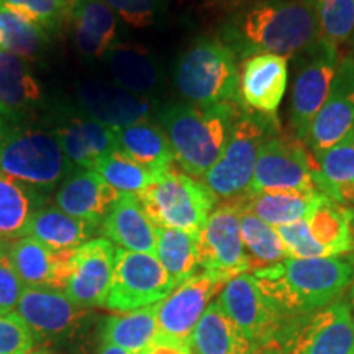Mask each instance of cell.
Masks as SVG:
<instances>
[{
  "label": "cell",
  "mask_w": 354,
  "mask_h": 354,
  "mask_svg": "<svg viewBox=\"0 0 354 354\" xmlns=\"http://www.w3.org/2000/svg\"><path fill=\"white\" fill-rule=\"evenodd\" d=\"M120 192L105 183L95 171H74L56 192L57 209L99 228Z\"/></svg>",
  "instance_id": "obj_21"
},
{
  "label": "cell",
  "mask_w": 354,
  "mask_h": 354,
  "mask_svg": "<svg viewBox=\"0 0 354 354\" xmlns=\"http://www.w3.org/2000/svg\"><path fill=\"white\" fill-rule=\"evenodd\" d=\"M94 171L115 190L120 194H133V196H140L158 179L156 174L133 161L120 149H115L109 156L100 159Z\"/></svg>",
  "instance_id": "obj_37"
},
{
  "label": "cell",
  "mask_w": 354,
  "mask_h": 354,
  "mask_svg": "<svg viewBox=\"0 0 354 354\" xmlns=\"http://www.w3.org/2000/svg\"><path fill=\"white\" fill-rule=\"evenodd\" d=\"M279 130L276 115L245 109L234 122L232 135L218 161L202 177L216 198L232 201L248 194L263 145Z\"/></svg>",
  "instance_id": "obj_6"
},
{
  "label": "cell",
  "mask_w": 354,
  "mask_h": 354,
  "mask_svg": "<svg viewBox=\"0 0 354 354\" xmlns=\"http://www.w3.org/2000/svg\"><path fill=\"white\" fill-rule=\"evenodd\" d=\"M192 354H259V349L216 302L207 307L190 338Z\"/></svg>",
  "instance_id": "obj_26"
},
{
  "label": "cell",
  "mask_w": 354,
  "mask_h": 354,
  "mask_svg": "<svg viewBox=\"0 0 354 354\" xmlns=\"http://www.w3.org/2000/svg\"><path fill=\"white\" fill-rule=\"evenodd\" d=\"M0 6L21 13L48 32H56L68 19L69 0H0Z\"/></svg>",
  "instance_id": "obj_40"
},
{
  "label": "cell",
  "mask_w": 354,
  "mask_h": 354,
  "mask_svg": "<svg viewBox=\"0 0 354 354\" xmlns=\"http://www.w3.org/2000/svg\"><path fill=\"white\" fill-rule=\"evenodd\" d=\"M210 3H238L240 0H207Z\"/></svg>",
  "instance_id": "obj_48"
},
{
  "label": "cell",
  "mask_w": 354,
  "mask_h": 354,
  "mask_svg": "<svg viewBox=\"0 0 354 354\" xmlns=\"http://www.w3.org/2000/svg\"><path fill=\"white\" fill-rule=\"evenodd\" d=\"M315 12L320 37L333 44L348 41L354 33V0H308Z\"/></svg>",
  "instance_id": "obj_39"
},
{
  "label": "cell",
  "mask_w": 354,
  "mask_h": 354,
  "mask_svg": "<svg viewBox=\"0 0 354 354\" xmlns=\"http://www.w3.org/2000/svg\"><path fill=\"white\" fill-rule=\"evenodd\" d=\"M354 130V56L338 61L328 97L310 125L308 151L318 158Z\"/></svg>",
  "instance_id": "obj_15"
},
{
  "label": "cell",
  "mask_w": 354,
  "mask_h": 354,
  "mask_svg": "<svg viewBox=\"0 0 354 354\" xmlns=\"http://www.w3.org/2000/svg\"><path fill=\"white\" fill-rule=\"evenodd\" d=\"M117 86L131 94L148 97L161 81V71L154 57L145 48L135 44L112 46L104 56Z\"/></svg>",
  "instance_id": "obj_27"
},
{
  "label": "cell",
  "mask_w": 354,
  "mask_h": 354,
  "mask_svg": "<svg viewBox=\"0 0 354 354\" xmlns=\"http://www.w3.org/2000/svg\"><path fill=\"white\" fill-rule=\"evenodd\" d=\"M0 39L2 50L20 56L25 61H35L46 51V30L19 12L0 6Z\"/></svg>",
  "instance_id": "obj_36"
},
{
  "label": "cell",
  "mask_w": 354,
  "mask_h": 354,
  "mask_svg": "<svg viewBox=\"0 0 354 354\" xmlns=\"http://www.w3.org/2000/svg\"><path fill=\"white\" fill-rule=\"evenodd\" d=\"M141 205L158 228L202 232L216 205V196L202 180L174 166L138 196Z\"/></svg>",
  "instance_id": "obj_7"
},
{
  "label": "cell",
  "mask_w": 354,
  "mask_h": 354,
  "mask_svg": "<svg viewBox=\"0 0 354 354\" xmlns=\"http://www.w3.org/2000/svg\"><path fill=\"white\" fill-rule=\"evenodd\" d=\"M15 313L30 326L33 335L55 336L76 328L86 315V308L77 307L64 290L25 286Z\"/></svg>",
  "instance_id": "obj_19"
},
{
  "label": "cell",
  "mask_w": 354,
  "mask_h": 354,
  "mask_svg": "<svg viewBox=\"0 0 354 354\" xmlns=\"http://www.w3.org/2000/svg\"><path fill=\"white\" fill-rule=\"evenodd\" d=\"M317 169L315 156L305 148L302 141L277 131L261 148L248 194L276 190L317 192L313 180Z\"/></svg>",
  "instance_id": "obj_12"
},
{
  "label": "cell",
  "mask_w": 354,
  "mask_h": 354,
  "mask_svg": "<svg viewBox=\"0 0 354 354\" xmlns=\"http://www.w3.org/2000/svg\"><path fill=\"white\" fill-rule=\"evenodd\" d=\"M99 354H131V353H128V351H125V349H122L118 346H113V344H110V343L102 342Z\"/></svg>",
  "instance_id": "obj_45"
},
{
  "label": "cell",
  "mask_w": 354,
  "mask_h": 354,
  "mask_svg": "<svg viewBox=\"0 0 354 354\" xmlns=\"http://www.w3.org/2000/svg\"><path fill=\"white\" fill-rule=\"evenodd\" d=\"M76 99L88 118L113 130L149 122L153 110L148 97L131 94L117 84L102 81L81 84L76 91Z\"/></svg>",
  "instance_id": "obj_17"
},
{
  "label": "cell",
  "mask_w": 354,
  "mask_h": 354,
  "mask_svg": "<svg viewBox=\"0 0 354 354\" xmlns=\"http://www.w3.org/2000/svg\"><path fill=\"white\" fill-rule=\"evenodd\" d=\"M117 248L107 238L88 240L73 251L64 294L77 307H105L115 269Z\"/></svg>",
  "instance_id": "obj_16"
},
{
  "label": "cell",
  "mask_w": 354,
  "mask_h": 354,
  "mask_svg": "<svg viewBox=\"0 0 354 354\" xmlns=\"http://www.w3.org/2000/svg\"><path fill=\"white\" fill-rule=\"evenodd\" d=\"M348 214H349V223H351V230L354 233V205L348 207Z\"/></svg>",
  "instance_id": "obj_47"
},
{
  "label": "cell",
  "mask_w": 354,
  "mask_h": 354,
  "mask_svg": "<svg viewBox=\"0 0 354 354\" xmlns=\"http://www.w3.org/2000/svg\"><path fill=\"white\" fill-rule=\"evenodd\" d=\"M346 302L349 305V315H351V323H353V330H354V284H351V289H349Z\"/></svg>",
  "instance_id": "obj_46"
},
{
  "label": "cell",
  "mask_w": 354,
  "mask_h": 354,
  "mask_svg": "<svg viewBox=\"0 0 354 354\" xmlns=\"http://www.w3.org/2000/svg\"><path fill=\"white\" fill-rule=\"evenodd\" d=\"M174 81L190 104H243L236 53L218 39L194 43L177 61Z\"/></svg>",
  "instance_id": "obj_4"
},
{
  "label": "cell",
  "mask_w": 354,
  "mask_h": 354,
  "mask_svg": "<svg viewBox=\"0 0 354 354\" xmlns=\"http://www.w3.org/2000/svg\"><path fill=\"white\" fill-rule=\"evenodd\" d=\"M307 225L313 240L325 248L331 258L346 256L354 251V233L349 223L348 207L323 196L308 215Z\"/></svg>",
  "instance_id": "obj_32"
},
{
  "label": "cell",
  "mask_w": 354,
  "mask_h": 354,
  "mask_svg": "<svg viewBox=\"0 0 354 354\" xmlns=\"http://www.w3.org/2000/svg\"><path fill=\"white\" fill-rule=\"evenodd\" d=\"M323 198L322 192H302V190H276L243 196V210L251 212L271 227L307 220L313 209Z\"/></svg>",
  "instance_id": "obj_28"
},
{
  "label": "cell",
  "mask_w": 354,
  "mask_h": 354,
  "mask_svg": "<svg viewBox=\"0 0 354 354\" xmlns=\"http://www.w3.org/2000/svg\"><path fill=\"white\" fill-rule=\"evenodd\" d=\"M259 354H281L279 349H264V351H261Z\"/></svg>",
  "instance_id": "obj_49"
},
{
  "label": "cell",
  "mask_w": 354,
  "mask_h": 354,
  "mask_svg": "<svg viewBox=\"0 0 354 354\" xmlns=\"http://www.w3.org/2000/svg\"><path fill=\"white\" fill-rule=\"evenodd\" d=\"M102 232L113 245L133 253H156L158 227L153 223L138 196L120 194V198L102 221Z\"/></svg>",
  "instance_id": "obj_22"
},
{
  "label": "cell",
  "mask_w": 354,
  "mask_h": 354,
  "mask_svg": "<svg viewBox=\"0 0 354 354\" xmlns=\"http://www.w3.org/2000/svg\"><path fill=\"white\" fill-rule=\"evenodd\" d=\"M0 171L33 189H53L73 174L56 133L6 125L0 131Z\"/></svg>",
  "instance_id": "obj_5"
},
{
  "label": "cell",
  "mask_w": 354,
  "mask_h": 354,
  "mask_svg": "<svg viewBox=\"0 0 354 354\" xmlns=\"http://www.w3.org/2000/svg\"><path fill=\"white\" fill-rule=\"evenodd\" d=\"M318 169L313 174L317 189L322 194L333 185L354 183V130L339 143L331 146L315 158Z\"/></svg>",
  "instance_id": "obj_38"
},
{
  "label": "cell",
  "mask_w": 354,
  "mask_h": 354,
  "mask_svg": "<svg viewBox=\"0 0 354 354\" xmlns=\"http://www.w3.org/2000/svg\"><path fill=\"white\" fill-rule=\"evenodd\" d=\"M241 238L250 263V272L289 258L277 230L246 210L241 212Z\"/></svg>",
  "instance_id": "obj_35"
},
{
  "label": "cell",
  "mask_w": 354,
  "mask_h": 354,
  "mask_svg": "<svg viewBox=\"0 0 354 354\" xmlns=\"http://www.w3.org/2000/svg\"><path fill=\"white\" fill-rule=\"evenodd\" d=\"M117 145L122 153L156 176L171 169L176 161L165 130L149 122L117 130Z\"/></svg>",
  "instance_id": "obj_29"
},
{
  "label": "cell",
  "mask_w": 354,
  "mask_h": 354,
  "mask_svg": "<svg viewBox=\"0 0 354 354\" xmlns=\"http://www.w3.org/2000/svg\"><path fill=\"white\" fill-rule=\"evenodd\" d=\"M104 342L131 354H146L158 343L156 304L110 317L104 326Z\"/></svg>",
  "instance_id": "obj_31"
},
{
  "label": "cell",
  "mask_w": 354,
  "mask_h": 354,
  "mask_svg": "<svg viewBox=\"0 0 354 354\" xmlns=\"http://www.w3.org/2000/svg\"><path fill=\"white\" fill-rule=\"evenodd\" d=\"M227 282L228 279L218 274L197 272L158 302V343L190 351V338L197 323Z\"/></svg>",
  "instance_id": "obj_8"
},
{
  "label": "cell",
  "mask_w": 354,
  "mask_h": 354,
  "mask_svg": "<svg viewBox=\"0 0 354 354\" xmlns=\"http://www.w3.org/2000/svg\"><path fill=\"white\" fill-rule=\"evenodd\" d=\"M245 104H169L159 110L161 128L169 138L177 165L202 179L218 161Z\"/></svg>",
  "instance_id": "obj_3"
},
{
  "label": "cell",
  "mask_w": 354,
  "mask_h": 354,
  "mask_svg": "<svg viewBox=\"0 0 354 354\" xmlns=\"http://www.w3.org/2000/svg\"><path fill=\"white\" fill-rule=\"evenodd\" d=\"M3 127H6V118H3L2 110H0V131L3 130Z\"/></svg>",
  "instance_id": "obj_50"
},
{
  "label": "cell",
  "mask_w": 354,
  "mask_h": 354,
  "mask_svg": "<svg viewBox=\"0 0 354 354\" xmlns=\"http://www.w3.org/2000/svg\"><path fill=\"white\" fill-rule=\"evenodd\" d=\"M281 354H354V330L346 300L290 318L282 335Z\"/></svg>",
  "instance_id": "obj_13"
},
{
  "label": "cell",
  "mask_w": 354,
  "mask_h": 354,
  "mask_svg": "<svg viewBox=\"0 0 354 354\" xmlns=\"http://www.w3.org/2000/svg\"><path fill=\"white\" fill-rule=\"evenodd\" d=\"M25 284L8 259L7 248L0 251V315L15 313Z\"/></svg>",
  "instance_id": "obj_44"
},
{
  "label": "cell",
  "mask_w": 354,
  "mask_h": 354,
  "mask_svg": "<svg viewBox=\"0 0 354 354\" xmlns=\"http://www.w3.org/2000/svg\"><path fill=\"white\" fill-rule=\"evenodd\" d=\"M277 233L284 243L289 258L295 259H313V258H331L325 248L318 245L310 234L307 220H299L294 223L277 227Z\"/></svg>",
  "instance_id": "obj_41"
},
{
  "label": "cell",
  "mask_w": 354,
  "mask_h": 354,
  "mask_svg": "<svg viewBox=\"0 0 354 354\" xmlns=\"http://www.w3.org/2000/svg\"><path fill=\"white\" fill-rule=\"evenodd\" d=\"M297 57L290 97V128L295 138L305 143L313 118L328 97L338 68V50L336 44L320 37Z\"/></svg>",
  "instance_id": "obj_10"
},
{
  "label": "cell",
  "mask_w": 354,
  "mask_h": 354,
  "mask_svg": "<svg viewBox=\"0 0 354 354\" xmlns=\"http://www.w3.org/2000/svg\"><path fill=\"white\" fill-rule=\"evenodd\" d=\"M53 131L71 165L86 171H94L100 159L118 149L117 130L88 117L69 118Z\"/></svg>",
  "instance_id": "obj_23"
},
{
  "label": "cell",
  "mask_w": 354,
  "mask_h": 354,
  "mask_svg": "<svg viewBox=\"0 0 354 354\" xmlns=\"http://www.w3.org/2000/svg\"><path fill=\"white\" fill-rule=\"evenodd\" d=\"M33 343V331L17 313L0 315V354H26Z\"/></svg>",
  "instance_id": "obj_43"
},
{
  "label": "cell",
  "mask_w": 354,
  "mask_h": 354,
  "mask_svg": "<svg viewBox=\"0 0 354 354\" xmlns=\"http://www.w3.org/2000/svg\"><path fill=\"white\" fill-rule=\"evenodd\" d=\"M174 289V281L156 256L117 248L112 284L105 307L120 313L131 312L161 302Z\"/></svg>",
  "instance_id": "obj_11"
},
{
  "label": "cell",
  "mask_w": 354,
  "mask_h": 354,
  "mask_svg": "<svg viewBox=\"0 0 354 354\" xmlns=\"http://www.w3.org/2000/svg\"><path fill=\"white\" fill-rule=\"evenodd\" d=\"M156 256L176 287L194 277L201 269L198 264V234L180 230L158 228Z\"/></svg>",
  "instance_id": "obj_33"
},
{
  "label": "cell",
  "mask_w": 354,
  "mask_h": 354,
  "mask_svg": "<svg viewBox=\"0 0 354 354\" xmlns=\"http://www.w3.org/2000/svg\"><path fill=\"white\" fill-rule=\"evenodd\" d=\"M68 19L84 56L104 57L117 37V13L105 0H69Z\"/></svg>",
  "instance_id": "obj_25"
},
{
  "label": "cell",
  "mask_w": 354,
  "mask_h": 354,
  "mask_svg": "<svg viewBox=\"0 0 354 354\" xmlns=\"http://www.w3.org/2000/svg\"><path fill=\"white\" fill-rule=\"evenodd\" d=\"M41 86L20 56L0 50V110L6 125H17L41 104Z\"/></svg>",
  "instance_id": "obj_24"
},
{
  "label": "cell",
  "mask_w": 354,
  "mask_h": 354,
  "mask_svg": "<svg viewBox=\"0 0 354 354\" xmlns=\"http://www.w3.org/2000/svg\"><path fill=\"white\" fill-rule=\"evenodd\" d=\"M287 59L277 55L246 57L240 74V97L246 109L266 115H276L284 99Z\"/></svg>",
  "instance_id": "obj_20"
},
{
  "label": "cell",
  "mask_w": 354,
  "mask_h": 354,
  "mask_svg": "<svg viewBox=\"0 0 354 354\" xmlns=\"http://www.w3.org/2000/svg\"><path fill=\"white\" fill-rule=\"evenodd\" d=\"M73 251L53 250L30 236L19 238L7 246L8 259L25 286L57 290H64L68 284Z\"/></svg>",
  "instance_id": "obj_18"
},
{
  "label": "cell",
  "mask_w": 354,
  "mask_h": 354,
  "mask_svg": "<svg viewBox=\"0 0 354 354\" xmlns=\"http://www.w3.org/2000/svg\"><path fill=\"white\" fill-rule=\"evenodd\" d=\"M216 304L245 331L259 353L281 346L289 320L264 297L253 274L245 272L230 279Z\"/></svg>",
  "instance_id": "obj_9"
},
{
  "label": "cell",
  "mask_w": 354,
  "mask_h": 354,
  "mask_svg": "<svg viewBox=\"0 0 354 354\" xmlns=\"http://www.w3.org/2000/svg\"><path fill=\"white\" fill-rule=\"evenodd\" d=\"M127 25L133 28L151 26L165 12L167 0H105Z\"/></svg>",
  "instance_id": "obj_42"
},
{
  "label": "cell",
  "mask_w": 354,
  "mask_h": 354,
  "mask_svg": "<svg viewBox=\"0 0 354 354\" xmlns=\"http://www.w3.org/2000/svg\"><path fill=\"white\" fill-rule=\"evenodd\" d=\"M97 227L74 218L57 207H44L33 212L25 236L44 243L53 250L73 251L88 241Z\"/></svg>",
  "instance_id": "obj_30"
},
{
  "label": "cell",
  "mask_w": 354,
  "mask_h": 354,
  "mask_svg": "<svg viewBox=\"0 0 354 354\" xmlns=\"http://www.w3.org/2000/svg\"><path fill=\"white\" fill-rule=\"evenodd\" d=\"M243 197L215 207L198 233V264L202 271L233 279L250 272L241 238Z\"/></svg>",
  "instance_id": "obj_14"
},
{
  "label": "cell",
  "mask_w": 354,
  "mask_h": 354,
  "mask_svg": "<svg viewBox=\"0 0 354 354\" xmlns=\"http://www.w3.org/2000/svg\"><path fill=\"white\" fill-rule=\"evenodd\" d=\"M26 354H43V353H35V351H30V353H26Z\"/></svg>",
  "instance_id": "obj_52"
},
{
  "label": "cell",
  "mask_w": 354,
  "mask_h": 354,
  "mask_svg": "<svg viewBox=\"0 0 354 354\" xmlns=\"http://www.w3.org/2000/svg\"><path fill=\"white\" fill-rule=\"evenodd\" d=\"M3 248H7V245H6V241H3V240H0V251H2V250H3Z\"/></svg>",
  "instance_id": "obj_51"
},
{
  "label": "cell",
  "mask_w": 354,
  "mask_h": 354,
  "mask_svg": "<svg viewBox=\"0 0 354 354\" xmlns=\"http://www.w3.org/2000/svg\"><path fill=\"white\" fill-rule=\"evenodd\" d=\"M33 212V187L0 171V240L24 238Z\"/></svg>",
  "instance_id": "obj_34"
},
{
  "label": "cell",
  "mask_w": 354,
  "mask_h": 354,
  "mask_svg": "<svg viewBox=\"0 0 354 354\" xmlns=\"http://www.w3.org/2000/svg\"><path fill=\"white\" fill-rule=\"evenodd\" d=\"M225 37L245 57L277 55L287 59L312 46L320 28L308 0H250L228 20Z\"/></svg>",
  "instance_id": "obj_1"
},
{
  "label": "cell",
  "mask_w": 354,
  "mask_h": 354,
  "mask_svg": "<svg viewBox=\"0 0 354 354\" xmlns=\"http://www.w3.org/2000/svg\"><path fill=\"white\" fill-rule=\"evenodd\" d=\"M250 274L264 297L290 320L336 302L353 284L354 258H287Z\"/></svg>",
  "instance_id": "obj_2"
},
{
  "label": "cell",
  "mask_w": 354,
  "mask_h": 354,
  "mask_svg": "<svg viewBox=\"0 0 354 354\" xmlns=\"http://www.w3.org/2000/svg\"><path fill=\"white\" fill-rule=\"evenodd\" d=\"M0 50H2V39H0Z\"/></svg>",
  "instance_id": "obj_53"
}]
</instances>
